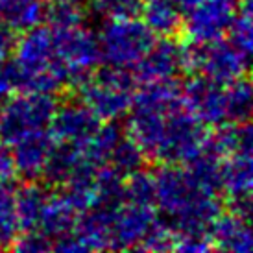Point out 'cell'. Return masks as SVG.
Returning a JSON list of instances; mask_svg holds the SVG:
<instances>
[{
    "mask_svg": "<svg viewBox=\"0 0 253 253\" xmlns=\"http://www.w3.org/2000/svg\"><path fill=\"white\" fill-rule=\"evenodd\" d=\"M56 107V94L36 91L15 92L0 107V142L11 146L24 135L48 127Z\"/></svg>",
    "mask_w": 253,
    "mask_h": 253,
    "instance_id": "cell-1",
    "label": "cell"
},
{
    "mask_svg": "<svg viewBox=\"0 0 253 253\" xmlns=\"http://www.w3.org/2000/svg\"><path fill=\"white\" fill-rule=\"evenodd\" d=\"M155 36L142 21L107 19L98 36L100 54L107 65L133 69L148 50L154 46Z\"/></svg>",
    "mask_w": 253,
    "mask_h": 253,
    "instance_id": "cell-2",
    "label": "cell"
},
{
    "mask_svg": "<svg viewBox=\"0 0 253 253\" xmlns=\"http://www.w3.org/2000/svg\"><path fill=\"white\" fill-rule=\"evenodd\" d=\"M250 59L231 46L229 41L216 39L211 42H190L183 46V71L200 72L216 84L227 85L246 76Z\"/></svg>",
    "mask_w": 253,
    "mask_h": 253,
    "instance_id": "cell-3",
    "label": "cell"
},
{
    "mask_svg": "<svg viewBox=\"0 0 253 253\" xmlns=\"http://www.w3.org/2000/svg\"><path fill=\"white\" fill-rule=\"evenodd\" d=\"M52 41L54 57L63 65L69 74L67 87L78 91L92 76V71L102 61L98 37L89 30L76 26L67 30H52Z\"/></svg>",
    "mask_w": 253,
    "mask_h": 253,
    "instance_id": "cell-4",
    "label": "cell"
},
{
    "mask_svg": "<svg viewBox=\"0 0 253 253\" xmlns=\"http://www.w3.org/2000/svg\"><path fill=\"white\" fill-rule=\"evenodd\" d=\"M207 133V126L194 113H190L185 104L172 109L154 161L161 165H187L202 152Z\"/></svg>",
    "mask_w": 253,
    "mask_h": 253,
    "instance_id": "cell-5",
    "label": "cell"
},
{
    "mask_svg": "<svg viewBox=\"0 0 253 253\" xmlns=\"http://www.w3.org/2000/svg\"><path fill=\"white\" fill-rule=\"evenodd\" d=\"M239 13V0H202L187 11L183 30L190 42H211L227 34Z\"/></svg>",
    "mask_w": 253,
    "mask_h": 253,
    "instance_id": "cell-6",
    "label": "cell"
},
{
    "mask_svg": "<svg viewBox=\"0 0 253 253\" xmlns=\"http://www.w3.org/2000/svg\"><path fill=\"white\" fill-rule=\"evenodd\" d=\"M181 100L190 113H194L205 126H220L225 117V85L216 84L205 74L192 72L181 85Z\"/></svg>",
    "mask_w": 253,
    "mask_h": 253,
    "instance_id": "cell-7",
    "label": "cell"
},
{
    "mask_svg": "<svg viewBox=\"0 0 253 253\" xmlns=\"http://www.w3.org/2000/svg\"><path fill=\"white\" fill-rule=\"evenodd\" d=\"M98 126V117L80 98H71L65 100L63 104H57L48 124V131L56 141L80 146L94 133Z\"/></svg>",
    "mask_w": 253,
    "mask_h": 253,
    "instance_id": "cell-8",
    "label": "cell"
},
{
    "mask_svg": "<svg viewBox=\"0 0 253 253\" xmlns=\"http://www.w3.org/2000/svg\"><path fill=\"white\" fill-rule=\"evenodd\" d=\"M183 71V44L176 37H163L154 42V46L137 61L133 67V76L137 84L150 82H167L176 80Z\"/></svg>",
    "mask_w": 253,
    "mask_h": 253,
    "instance_id": "cell-9",
    "label": "cell"
},
{
    "mask_svg": "<svg viewBox=\"0 0 253 253\" xmlns=\"http://www.w3.org/2000/svg\"><path fill=\"white\" fill-rule=\"evenodd\" d=\"M154 220L155 212L150 205H120L111 220L109 250H135Z\"/></svg>",
    "mask_w": 253,
    "mask_h": 253,
    "instance_id": "cell-10",
    "label": "cell"
},
{
    "mask_svg": "<svg viewBox=\"0 0 253 253\" xmlns=\"http://www.w3.org/2000/svg\"><path fill=\"white\" fill-rule=\"evenodd\" d=\"M78 96L98 117L100 122H107V120H119L129 111L133 92L100 84L91 76L78 89Z\"/></svg>",
    "mask_w": 253,
    "mask_h": 253,
    "instance_id": "cell-11",
    "label": "cell"
},
{
    "mask_svg": "<svg viewBox=\"0 0 253 253\" xmlns=\"http://www.w3.org/2000/svg\"><path fill=\"white\" fill-rule=\"evenodd\" d=\"M54 142L56 139L44 127V129H37L24 135L15 144H11L17 176H21L24 181H37L41 177L42 167L46 163V157Z\"/></svg>",
    "mask_w": 253,
    "mask_h": 253,
    "instance_id": "cell-12",
    "label": "cell"
},
{
    "mask_svg": "<svg viewBox=\"0 0 253 253\" xmlns=\"http://www.w3.org/2000/svg\"><path fill=\"white\" fill-rule=\"evenodd\" d=\"M15 61L24 71L39 72L44 71L54 59V41L52 30L37 24L34 28L22 32L19 39H15Z\"/></svg>",
    "mask_w": 253,
    "mask_h": 253,
    "instance_id": "cell-13",
    "label": "cell"
},
{
    "mask_svg": "<svg viewBox=\"0 0 253 253\" xmlns=\"http://www.w3.org/2000/svg\"><path fill=\"white\" fill-rule=\"evenodd\" d=\"M209 240L212 250H225L233 253H250L253 246L250 220L235 212H220L209 227Z\"/></svg>",
    "mask_w": 253,
    "mask_h": 253,
    "instance_id": "cell-14",
    "label": "cell"
},
{
    "mask_svg": "<svg viewBox=\"0 0 253 253\" xmlns=\"http://www.w3.org/2000/svg\"><path fill=\"white\" fill-rule=\"evenodd\" d=\"M78 216L80 212L74 209V205L67 200L63 192L48 194L37 222V229L46 233L50 239H57L74 229Z\"/></svg>",
    "mask_w": 253,
    "mask_h": 253,
    "instance_id": "cell-15",
    "label": "cell"
},
{
    "mask_svg": "<svg viewBox=\"0 0 253 253\" xmlns=\"http://www.w3.org/2000/svg\"><path fill=\"white\" fill-rule=\"evenodd\" d=\"M252 167L250 154L237 152L222 159V192H225L227 200L252 196Z\"/></svg>",
    "mask_w": 253,
    "mask_h": 253,
    "instance_id": "cell-16",
    "label": "cell"
},
{
    "mask_svg": "<svg viewBox=\"0 0 253 253\" xmlns=\"http://www.w3.org/2000/svg\"><path fill=\"white\" fill-rule=\"evenodd\" d=\"M141 15L154 36L176 37L183 30V13L172 0H142Z\"/></svg>",
    "mask_w": 253,
    "mask_h": 253,
    "instance_id": "cell-17",
    "label": "cell"
},
{
    "mask_svg": "<svg viewBox=\"0 0 253 253\" xmlns=\"http://www.w3.org/2000/svg\"><path fill=\"white\" fill-rule=\"evenodd\" d=\"M46 17L44 0H0V22L15 34L41 24Z\"/></svg>",
    "mask_w": 253,
    "mask_h": 253,
    "instance_id": "cell-18",
    "label": "cell"
},
{
    "mask_svg": "<svg viewBox=\"0 0 253 253\" xmlns=\"http://www.w3.org/2000/svg\"><path fill=\"white\" fill-rule=\"evenodd\" d=\"M80 159H82V152L76 144L56 141L46 157L39 179L44 181V187H56V189L59 187L61 189Z\"/></svg>",
    "mask_w": 253,
    "mask_h": 253,
    "instance_id": "cell-19",
    "label": "cell"
},
{
    "mask_svg": "<svg viewBox=\"0 0 253 253\" xmlns=\"http://www.w3.org/2000/svg\"><path fill=\"white\" fill-rule=\"evenodd\" d=\"M48 198L46 187L37 181H26L22 187L15 189V212L21 231L37 227L44 202Z\"/></svg>",
    "mask_w": 253,
    "mask_h": 253,
    "instance_id": "cell-20",
    "label": "cell"
},
{
    "mask_svg": "<svg viewBox=\"0 0 253 253\" xmlns=\"http://www.w3.org/2000/svg\"><path fill=\"white\" fill-rule=\"evenodd\" d=\"M126 204L124 198V176L119 174L111 165H102L94 176V198L92 207L100 209H119Z\"/></svg>",
    "mask_w": 253,
    "mask_h": 253,
    "instance_id": "cell-21",
    "label": "cell"
},
{
    "mask_svg": "<svg viewBox=\"0 0 253 253\" xmlns=\"http://www.w3.org/2000/svg\"><path fill=\"white\" fill-rule=\"evenodd\" d=\"M122 137H124L122 127H120V124H117V120H107L104 124L100 122V126L94 129V133L78 148L85 159L102 167L107 163L111 150Z\"/></svg>",
    "mask_w": 253,
    "mask_h": 253,
    "instance_id": "cell-22",
    "label": "cell"
},
{
    "mask_svg": "<svg viewBox=\"0 0 253 253\" xmlns=\"http://www.w3.org/2000/svg\"><path fill=\"white\" fill-rule=\"evenodd\" d=\"M187 172L190 177L212 196H218L222 192V159L209 154L207 150H202L200 154L187 163Z\"/></svg>",
    "mask_w": 253,
    "mask_h": 253,
    "instance_id": "cell-23",
    "label": "cell"
},
{
    "mask_svg": "<svg viewBox=\"0 0 253 253\" xmlns=\"http://www.w3.org/2000/svg\"><path fill=\"white\" fill-rule=\"evenodd\" d=\"M252 84L246 76L225 85V117L229 122H248L252 117Z\"/></svg>",
    "mask_w": 253,
    "mask_h": 253,
    "instance_id": "cell-24",
    "label": "cell"
},
{
    "mask_svg": "<svg viewBox=\"0 0 253 253\" xmlns=\"http://www.w3.org/2000/svg\"><path fill=\"white\" fill-rule=\"evenodd\" d=\"M15 189L13 181H0V250L11 246L21 233L15 212Z\"/></svg>",
    "mask_w": 253,
    "mask_h": 253,
    "instance_id": "cell-25",
    "label": "cell"
},
{
    "mask_svg": "<svg viewBox=\"0 0 253 253\" xmlns=\"http://www.w3.org/2000/svg\"><path fill=\"white\" fill-rule=\"evenodd\" d=\"M124 198L126 204L155 205V176L144 169H139L124 176Z\"/></svg>",
    "mask_w": 253,
    "mask_h": 253,
    "instance_id": "cell-26",
    "label": "cell"
},
{
    "mask_svg": "<svg viewBox=\"0 0 253 253\" xmlns=\"http://www.w3.org/2000/svg\"><path fill=\"white\" fill-rule=\"evenodd\" d=\"M107 163H111V167L119 174L127 176V174H131L135 170L142 169L144 163H146V157H144L142 150L139 148V144L131 137L124 135L111 150Z\"/></svg>",
    "mask_w": 253,
    "mask_h": 253,
    "instance_id": "cell-27",
    "label": "cell"
},
{
    "mask_svg": "<svg viewBox=\"0 0 253 253\" xmlns=\"http://www.w3.org/2000/svg\"><path fill=\"white\" fill-rule=\"evenodd\" d=\"M44 19H48L52 30L76 28L84 24L85 11L76 2H59V4H50Z\"/></svg>",
    "mask_w": 253,
    "mask_h": 253,
    "instance_id": "cell-28",
    "label": "cell"
},
{
    "mask_svg": "<svg viewBox=\"0 0 253 253\" xmlns=\"http://www.w3.org/2000/svg\"><path fill=\"white\" fill-rule=\"evenodd\" d=\"M174 246V229L170 222H163L155 216L154 224L150 225L146 235L142 237L139 246L135 250H144V252H169Z\"/></svg>",
    "mask_w": 253,
    "mask_h": 253,
    "instance_id": "cell-29",
    "label": "cell"
},
{
    "mask_svg": "<svg viewBox=\"0 0 253 253\" xmlns=\"http://www.w3.org/2000/svg\"><path fill=\"white\" fill-rule=\"evenodd\" d=\"M92 7L106 19H135L141 15L142 0H92Z\"/></svg>",
    "mask_w": 253,
    "mask_h": 253,
    "instance_id": "cell-30",
    "label": "cell"
},
{
    "mask_svg": "<svg viewBox=\"0 0 253 253\" xmlns=\"http://www.w3.org/2000/svg\"><path fill=\"white\" fill-rule=\"evenodd\" d=\"M52 246H54V239H50L46 233L34 227V229L22 231V235L19 233L9 248L21 253H44L50 252Z\"/></svg>",
    "mask_w": 253,
    "mask_h": 253,
    "instance_id": "cell-31",
    "label": "cell"
},
{
    "mask_svg": "<svg viewBox=\"0 0 253 253\" xmlns=\"http://www.w3.org/2000/svg\"><path fill=\"white\" fill-rule=\"evenodd\" d=\"M17 176L13 154L7 146H0V181H13Z\"/></svg>",
    "mask_w": 253,
    "mask_h": 253,
    "instance_id": "cell-32",
    "label": "cell"
},
{
    "mask_svg": "<svg viewBox=\"0 0 253 253\" xmlns=\"http://www.w3.org/2000/svg\"><path fill=\"white\" fill-rule=\"evenodd\" d=\"M172 2L176 4L177 9H179L181 13H187V11H190L196 4H200L202 0H172Z\"/></svg>",
    "mask_w": 253,
    "mask_h": 253,
    "instance_id": "cell-33",
    "label": "cell"
},
{
    "mask_svg": "<svg viewBox=\"0 0 253 253\" xmlns=\"http://www.w3.org/2000/svg\"><path fill=\"white\" fill-rule=\"evenodd\" d=\"M48 4H59V2H76V4H82V0H44Z\"/></svg>",
    "mask_w": 253,
    "mask_h": 253,
    "instance_id": "cell-34",
    "label": "cell"
}]
</instances>
